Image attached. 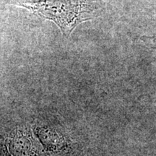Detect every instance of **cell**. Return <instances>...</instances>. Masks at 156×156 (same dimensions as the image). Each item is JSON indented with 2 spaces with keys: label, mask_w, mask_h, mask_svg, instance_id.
<instances>
[{
  "label": "cell",
  "mask_w": 156,
  "mask_h": 156,
  "mask_svg": "<svg viewBox=\"0 0 156 156\" xmlns=\"http://www.w3.org/2000/svg\"><path fill=\"white\" fill-rule=\"evenodd\" d=\"M36 132L40 141L48 151H58L67 144V141L62 136L50 129L36 128Z\"/></svg>",
  "instance_id": "3"
},
{
  "label": "cell",
  "mask_w": 156,
  "mask_h": 156,
  "mask_svg": "<svg viewBox=\"0 0 156 156\" xmlns=\"http://www.w3.org/2000/svg\"><path fill=\"white\" fill-rule=\"evenodd\" d=\"M10 156H37V151L30 134L25 129H17L6 140Z\"/></svg>",
  "instance_id": "2"
},
{
  "label": "cell",
  "mask_w": 156,
  "mask_h": 156,
  "mask_svg": "<svg viewBox=\"0 0 156 156\" xmlns=\"http://www.w3.org/2000/svg\"><path fill=\"white\" fill-rule=\"evenodd\" d=\"M27 8L35 15L54 21L68 37L77 25L94 18L100 7L95 0H5Z\"/></svg>",
  "instance_id": "1"
}]
</instances>
